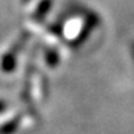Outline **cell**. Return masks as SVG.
<instances>
[{
  "label": "cell",
  "instance_id": "1",
  "mask_svg": "<svg viewBox=\"0 0 134 134\" xmlns=\"http://www.w3.org/2000/svg\"><path fill=\"white\" fill-rule=\"evenodd\" d=\"M23 1H27V0H23Z\"/></svg>",
  "mask_w": 134,
  "mask_h": 134
}]
</instances>
